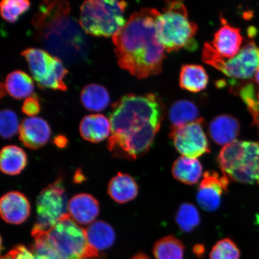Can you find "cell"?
<instances>
[{
    "instance_id": "cell-1",
    "label": "cell",
    "mask_w": 259,
    "mask_h": 259,
    "mask_svg": "<svg viewBox=\"0 0 259 259\" xmlns=\"http://www.w3.org/2000/svg\"><path fill=\"white\" fill-rule=\"evenodd\" d=\"M164 115V106L154 94L122 97L112 105L107 147L116 157L137 159L153 144Z\"/></svg>"
},
{
    "instance_id": "cell-2",
    "label": "cell",
    "mask_w": 259,
    "mask_h": 259,
    "mask_svg": "<svg viewBox=\"0 0 259 259\" xmlns=\"http://www.w3.org/2000/svg\"><path fill=\"white\" fill-rule=\"evenodd\" d=\"M158 12L142 9L135 12L112 37L119 66L139 79L161 72L165 50L155 24Z\"/></svg>"
},
{
    "instance_id": "cell-3",
    "label": "cell",
    "mask_w": 259,
    "mask_h": 259,
    "mask_svg": "<svg viewBox=\"0 0 259 259\" xmlns=\"http://www.w3.org/2000/svg\"><path fill=\"white\" fill-rule=\"evenodd\" d=\"M31 23L38 41L53 56L69 64L88 57L89 41L79 21L71 15L69 3L41 2Z\"/></svg>"
},
{
    "instance_id": "cell-4",
    "label": "cell",
    "mask_w": 259,
    "mask_h": 259,
    "mask_svg": "<svg viewBox=\"0 0 259 259\" xmlns=\"http://www.w3.org/2000/svg\"><path fill=\"white\" fill-rule=\"evenodd\" d=\"M158 38L168 53L183 48H194L197 26L188 18L185 6L181 2H169L155 19Z\"/></svg>"
},
{
    "instance_id": "cell-5",
    "label": "cell",
    "mask_w": 259,
    "mask_h": 259,
    "mask_svg": "<svg viewBox=\"0 0 259 259\" xmlns=\"http://www.w3.org/2000/svg\"><path fill=\"white\" fill-rule=\"evenodd\" d=\"M218 162L223 176L239 183L259 185V144L236 141L224 146Z\"/></svg>"
},
{
    "instance_id": "cell-6",
    "label": "cell",
    "mask_w": 259,
    "mask_h": 259,
    "mask_svg": "<svg viewBox=\"0 0 259 259\" xmlns=\"http://www.w3.org/2000/svg\"><path fill=\"white\" fill-rule=\"evenodd\" d=\"M123 1L90 0L83 3L79 22L85 33L97 37H113L126 23Z\"/></svg>"
},
{
    "instance_id": "cell-7",
    "label": "cell",
    "mask_w": 259,
    "mask_h": 259,
    "mask_svg": "<svg viewBox=\"0 0 259 259\" xmlns=\"http://www.w3.org/2000/svg\"><path fill=\"white\" fill-rule=\"evenodd\" d=\"M47 239L51 247L66 259H89L99 255V251L89 244L86 230L69 213L47 233Z\"/></svg>"
},
{
    "instance_id": "cell-8",
    "label": "cell",
    "mask_w": 259,
    "mask_h": 259,
    "mask_svg": "<svg viewBox=\"0 0 259 259\" xmlns=\"http://www.w3.org/2000/svg\"><path fill=\"white\" fill-rule=\"evenodd\" d=\"M202 60L227 76L250 79L255 76L259 67V47L251 41L235 57L226 59L220 56L210 44L206 43L202 50Z\"/></svg>"
},
{
    "instance_id": "cell-9",
    "label": "cell",
    "mask_w": 259,
    "mask_h": 259,
    "mask_svg": "<svg viewBox=\"0 0 259 259\" xmlns=\"http://www.w3.org/2000/svg\"><path fill=\"white\" fill-rule=\"evenodd\" d=\"M21 55L27 60L32 76L40 89L67 90L64 79L68 70L60 58L37 48H28Z\"/></svg>"
},
{
    "instance_id": "cell-10",
    "label": "cell",
    "mask_w": 259,
    "mask_h": 259,
    "mask_svg": "<svg viewBox=\"0 0 259 259\" xmlns=\"http://www.w3.org/2000/svg\"><path fill=\"white\" fill-rule=\"evenodd\" d=\"M68 204L62 180L58 179L45 188L36 201V222L31 234L47 233L68 214Z\"/></svg>"
},
{
    "instance_id": "cell-11",
    "label": "cell",
    "mask_w": 259,
    "mask_h": 259,
    "mask_svg": "<svg viewBox=\"0 0 259 259\" xmlns=\"http://www.w3.org/2000/svg\"><path fill=\"white\" fill-rule=\"evenodd\" d=\"M203 123V119L200 118L182 127L171 128L169 138L173 141L175 148L183 156L197 158L210 153Z\"/></svg>"
},
{
    "instance_id": "cell-12",
    "label": "cell",
    "mask_w": 259,
    "mask_h": 259,
    "mask_svg": "<svg viewBox=\"0 0 259 259\" xmlns=\"http://www.w3.org/2000/svg\"><path fill=\"white\" fill-rule=\"evenodd\" d=\"M229 178L215 171H206L197 189V201L206 211L212 212L221 205L223 194L228 192Z\"/></svg>"
},
{
    "instance_id": "cell-13",
    "label": "cell",
    "mask_w": 259,
    "mask_h": 259,
    "mask_svg": "<svg viewBox=\"0 0 259 259\" xmlns=\"http://www.w3.org/2000/svg\"><path fill=\"white\" fill-rule=\"evenodd\" d=\"M19 138L26 147L37 150L44 147L50 140L51 130L48 123L39 117H29L24 119L19 130Z\"/></svg>"
},
{
    "instance_id": "cell-14",
    "label": "cell",
    "mask_w": 259,
    "mask_h": 259,
    "mask_svg": "<svg viewBox=\"0 0 259 259\" xmlns=\"http://www.w3.org/2000/svg\"><path fill=\"white\" fill-rule=\"evenodd\" d=\"M31 206L27 197L18 192H11L2 197L0 213L6 223L21 225L30 214Z\"/></svg>"
},
{
    "instance_id": "cell-15",
    "label": "cell",
    "mask_w": 259,
    "mask_h": 259,
    "mask_svg": "<svg viewBox=\"0 0 259 259\" xmlns=\"http://www.w3.org/2000/svg\"><path fill=\"white\" fill-rule=\"evenodd\" d=\"M242 41L239 28L225 24L215 32L210 45L220 56L230 59L240 51Z\"/></svg>"
},
{
    "instance_id": "cell-16",
    "label": "cell",
    "mask_w": 259,
    "mask_h": 259,
    "mask_svg": "<svg viewBox=\"0 0 259 259\" xmlns=\"http://www.w3.org/2000/svg\"><path fill=\"white\" fill-rule=\"evenodd\" d=\"M70 218L80 225H89L95 221L99 213V204L89 194H77L68 203Z\"/></svg>"
},
{
    "instance_id": "cell-17",
    "label": "cell",
    "mask_w": 259,
    "mask_h": 259,
    "mask_svg": "<svg viewBox=\"0 0 259 259\" xmlns=\"http://www.w3.org/2000/svg\"><path fill=\"white\" fill-rule=\"evenodd\" d=\"M239 131L240 124L238 119L231 115L217 116L209 125L210 137L220 145L226 146L237 141Z\"/></svg>"
},
{
    "instance_id": "cell-18",
    "label": "cell",
    "mask_w": 259,
    "mask_h": 259,
    "mask_svg": "<svg viewBox=\"0 0 259 259\" xmlns=\"http://www.w3.org/2000/svg\"><path fill=\"white\" fill-rule=\"evenodd\" d=\"M79 131L81 137L85 140L99 143L108 138L111 132V123L103 115H90L81 121Z\"/></svg>"
},
{
    "instance_id": "cell-19",
    "label": "cell",
    "mask_w": 259,
    "mask_h": 259,
    "mask_svg": "<svg viewBox=\"0 0 259 259\" xmlns=\"http://www.w3.org/2000/svg\"><path fill=\"white\" fill-rule=\"evenodd\" d=\"M138 185L134 178L128 174L118 173L110 181L108 194L115 202L125 203L137 197Z\"/></svg>"
},
{
    "instance_id": "cell-20",
    "label": "cell",
    "mask_w": 259,
    "mask_h": 259,
    "mask_svg": "<svg viewBox=\"0 0 259 259\" xmlns=\"http://www.w3.org/2000/svg\"><path fill=\"white\" fill-rule=\"evenodd\" d=\"M171 172L180 182L194 185L198 183L201 178L203 167L197 158L181 156L175 161Z\"/></svg>"
},
{
    "instance_id": "cell-21",
    "label": "cell",
    "mask_w": 259,
    "mask_h": 259,
    "mask_svg": "<svg viewBox=\"0 0 259 259\" xmlns=\"http://www.w3.org/2000/svg\"><path fill=\"white\" fill-rule=\"evenodd\" d=\"M208 83V76L204 68L196 64L184 65L181 69L180 85L181 88L192 93H198Z\"/></svg>"
},
{
    "instance_id": "cell-22",
    "label": "cell",
    "mask_w": 259,
    "mask_h": 259,
    "mask_svg": "<svg viewBox=\"0 0 259 259\" xmlns=\"http://www.w3.org/2000/svg\"><path fill=\"white\" fill-rule=\"evenodd\" d=\"M27 163V155L22 148L15 145H8L2 149L0 157L2 172L9 176H16L25 169Z\"/></svg>"
},
{
    "instance_id": "cell-23",
    "label": "cell",
    "mask_w": 259,
    "mask_h": 259,
    "mask_svg": "<svg viewBox=\"0 0 259 259\" xmlns=\"http://www.w3.org/2000/svg\"><path fill=\"white\" fill-rule=\"evenodd\" d=\"M85 230L90 245L98 251L111 247L115 242L114 230L105 222H93Z\"/></svg>"
},
{
    "instance_id": "cell-24",
    "label": "cell",
    "mask_w": 259,
    "mask_h": 259,
    "mask_svg": "<svg viewBox=\"0 0 259 259\" xmlns=\"http://www.w3.org/2000/svg\"><path fill=\"white\" fill-rule=\"evenodd\" d=\"M80 100L89 111L100 112L108 106L110 97L104 87L92 83L84 87L80 93Z\"/></svg>"
},
{
    "instance_id": "cell-25",
    "label": "cell",
    "mask_w": 259,
    "mask_h": 259,
    "mask_svg": "<svg viewBox=\"0 0 259 259\" xmlns=\"http://www.w3.org/2000/svg\"><path fill=\"white\" fill-rule=\"evenodd\" d=\"M199 112L197 106L189 100H179L171 106L169 118L171 128L182 127L198 120Z\"/></svg>"
},
{
    "instance_id": "cell-26",
    "label": "cell",
    "mask_w": 259,
    "mask_h": 259,
    "mask_svg": "<svg viewBox=\"0 0 259 259\" xmlns=\"http://www.w3.org/2000/svg\"><path fill=\"white\" fill-rule=\"evenodd\" d=\"M5 88L9 95L16 99L28 98L33 92V81L24 72L15 71L6 77Z\"/></svg>"
},
{
    "instance_id": "cell-27",
    "label": "cell",
    "mask_w": 259,
    "mask_h": 259,
    "mask_svg": "<svg viewBox=\"0 0 259 259\" xmlns=\"http://www.w3.org/2000/svg\"><path fill=\"white\" fill-rule=\"evenodd\" d=\"M185 247L180 239L167 236L155 243L153 254L155 259H183Z\"/></svg>"
},
{
    "instance_id": "cell-28",
    "label": "cell",
    "mask_w": 259,
    "mask_h": 259,
    "mask_svg": "<svg viewBox=\"0 0 259 259\" xmlns=\"http://www.w3.org/2000/svg\"><path fill=\"white\" fill-rule=\"evenodd\" d=\"M176 221L181 231L184 232H192L200 225L199 210L193 204L183 203L178 210Z\"/></svg>"
},
{
    "instance_id": "cell-29",
    "label": "cell",
    "mask_w": 259,
    "mask_h": 259,
    "mask_svg": "<svg viewBox=\"0 0 259 259\" xmlns=\"http://www.w3.org/2000/svg\"><path fill=\"white\" fill-rule=\"evenodd\" d=\"M30 7V2L27 0H3L1 3L2 18L8 22L14 23Z\"/></svg>"
},
{
    "instance_id": "cell-30",
    "label": "cell",
    "mask_w": 259,
    "mask_h": 259,
    "mask_svg": "<svg viewBox=\"0 0 259 259\" xmlns=\"http://www.w3.org/2000/svg\"><path fill=\"white\" fill-rule=\"evenodd\" d=\"M241 252L237 245L229 238L216 243L210 252V259H239Z\"/></svg>"
},
{
    "instance_id": "cell-31",
    "label": "cell",
    "mask_w": 259,
    "mask_h": 259,
    "mask_svg": "<svg viewBox=\"0 0 259 259\" xmlns=\"http://www.w3.org/2000/svg\"><path fill=\"white\" fill-rule=\"evenodd\" d=\"M20 125L16 113L12 110H2L0 113V132L3 139L12 138L17 134Z\"/></svg>"
},
{
    "instance_id": "cell-32",
    "label": "cell",
    "mask_w": 259,
    "mask_h": 259,
    "mask_svg": "<svg viewBox=\"0 0 259 259\" xmlns=\"http://www.w3.org/2000/svg\"><path fill=\"white\" fill-rule=\"evenodd\" d=\"M239 95L252 116L259 113V101L255 95L254 86L247 83L239 91Z\"/></svg>"
},
{
    "instance_id": "cell-33",
    "label": "cell",
    "mask_w": 259,
    "mask_h": 259,
    "mask_svg": "<svg viewBox=\"0 0 259 259\" xmlns=\"http://www.w3.org/2000/svg\"><path fill=\"white\" fill-rule=\"evenodd\" d=\"M22 111L25 115H36L40 111V102L36 96H30L26 99L22 107Z\"/></svg>"
},
{
    "instance_id": "cell-34",
    "label": "cell",
    "mask_w": 259,
    "mask_h": 259,
    "mask_svg": "<svg viewBox=\"0 0 259 259\" xmlns=\"http://www.w3.org/2000/svg\"><path fill=\"white\" fill-rule=\"evenodd\" d=\"M9 252L14 259H35L33 252L24 245L16 246Z\"/></svg>"
},
{
    "instance_id": "cell-35",
    "label": "cell",
    "mask_w": 259,
    "mask_h": 259,
    "mask_svg": "<svg viewBox=\"0 0 259 259\" xmlns=\"http://www.w3.org/2000/svg\"><path fill=\"white\" fill-rule=\"evenodd\" d=\"M204 251H205V248L202 245H197L193 248V252L198 256L202 255L204 253Z\"/></svg>"
},
{
    "instance_id": "cell-36",
    "label": "cell",
    "mask_w": 259,
    "mask_h": 259,
    "mask_svg": "<svg viewBox=\"0 0 259 259\" xmlns=\"http://www.w3.org/2000/svg\"><path fill=\"white\" fill-rule=\"evenodd\" d=\"M131 259H151L150 257L148 256L147 255H146L144 253H138L137 255H135L134 257Z\"/></svg>"
},
{
    "instance_id": "cell-37",
    "label": "cell",
    "mask_w": 259,
    "mask_h": 259,
    "mask_svg": "<svg viewBox=\"0 0 259 259\" xmlns=\"http://www.w3.org/2000/svg\"><path fill=\"white\" fill-rule=\"evenodd\" d=\"M254 79L255 82H256L259 85V67L258 68L256 73H255Z\"/></svg>"
},
{
    "instance_id": "cell-38",
    "label": "cell",
    "mask_w": 259,
    "mask_h": 259,
    "mask_svg": "<svg viewBox=\"0 0 259 259\" xmlns=\"http://www.w3.org/2000/svg\"><path fill=\"white\" fill-rule=\"evenodd\" d=\"M1 259H14L13 258L11 254L9 252L8 254H6L4 256H2Z\"/></svg>"
},
{
    "instance_id": "cell-39",
    "label": "cell",
    "mask_w": 259,
    "mask_h": 259,
    "mask_svg": "<svg viewBox=\"0 0 259 259\" xmlns=\"http://www.w3.org/2000/svg\"><path fill=\"white\" fill-rule=\"evenodd\" d=\"M255 224L259 225V210L258 212L257 213V214L255 215Z\"/></svg>"
},
{
    "instance_id": "cell-40",
    "label": "cell",
    "mask_w": 259,
    "mask_h": 259,
    "mask_svg": "<svg viewBox=\"0 0 259 259\" xmlns=\"http://www.w3.org/2000/svg\"><path fill=\"white\" fill-rule=\"evenodd\" d=\"M254 124L255 125H257L259 129V118L256 119V120L254 121Z\"/></svg>"
},
{
    "instance_id": "cell-41",
    "label": "cell",
    "mask_w": 259,
    "mask_h": 259,
    "mask_svg": "<svg viewBox=\"0 0 259 259\" xmlns=\"http://www.w3.org/2000/svg\"><path fill=\"white\" fill-rule=\"evenodd\" d=\"M258 100L259 101V94H258Z\"/></svg>"
}]
</instances>
